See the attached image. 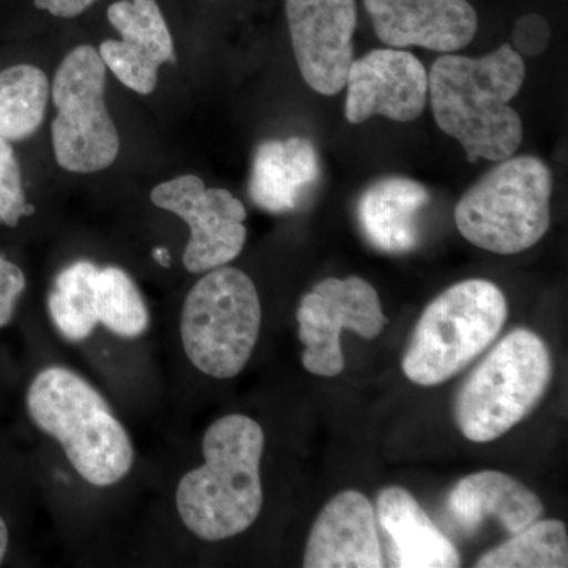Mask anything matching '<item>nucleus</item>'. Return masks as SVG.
I'll return each mask as SVG.
<instances>
[{
  "label": "nucleus",
  "mask_w": 568,
  "mask_h": 568,
  "mask_svg": "<svg viewBox=\"0 0 568 568\" xmlns=\"http://www.w3.org/2000/svg\"><path fill=\"white\" fill-rule=\"evenodd\" d=\"M506 295L488 280H466L426 306L410 335L403 372L417 386L433 387L462 373L503 331Z\"/></svg>",
  "instance_id": "20e7f679"
},
{
  "label": "nucleus",
  "mask_w": 568,
  "mask_h": 568,
  "mask_svg": "<svg viewBox=\"0 0 568 568\" xmlns=\"http://www.w3.org/2000/svg\"><path fill=\"white\" fill-rule=\"evenodd\" d=\"M302 364L312 375L338 376L345 368L342 331L375 339L387 324L379 294L361 276L325 278L302 297L297 310Z\"/></svg>",
  "instance_id": "1a4fd4ad"
},
{
  "label": "nucleus",
  "mask_w": 568,
  "mask_h": 568,
  "mask_svg": "<svg viewBox=\"0 0 568 568\" xmlns=\"http://www.w3.org/2000/svg\"><path fill=\"white\" fill-rule=\"evenodd\" d=\"M377 514L392 544V559L399 568H455L458 549L437 528L416 497L402 487L383 489Z\"/></svg>",
  "instance_id": "a211bd4d"
},
{
  "label": "nucleus",
  "mask_w": 568,
  "mask_h": 568,
  "mask_svg": "<svg viewBox=\"0 0 568 568\" xmlns=\"http://www.w3.org/2000/svg\"><path fill=\"white\" fill-rule=\"evenodd\" d=\"M497 163L459 200L455 223L470 244L510 256L548 233L552 175L537 156H508Z\"/></svg>",
  "instance_id": "423d86ee"
},
{
  "label": "nucleus",
  "mask_w": 568,
  "mask_h": 568,
  "mask_svg": "<svg viewBox=\"0 0 568 568\" xmlns=\"http://www.w3.org/2000/svg\"><path fill=\"white\" fill-rule=\"evenodd\" d=\"M377 39L392 48L457 52L476 37L477 11L469 0H364Z\"/></svg>",
  "instance_id": "ddd939ff"
},
{
  "label": "nucleus",
  "mask_w": 568,
  "mask_h": 568,
  "mask_svg": "<svg viewBox=\"0 0 568 568\" xmlns=\"http://www.w3.org/2000/svg\"><path fill=\"white\" fill-rule=\"evenodd\" d=\"M29 416L61 444L78 474L93 487H111L133 466L129 433L99 392L71 369L50 366L29 386Z\"/></svg>",
  "instance_id": "7ed1b4c3"
},
{
  "label": "nucleus",
  "mask_w": 568,
  "mask_h": 568,
  "mask_svg": "<svg viewBox=\"0 0 568 568\" xmlns=\"http://www.w3.org/2000/svg\"><path fill=\"white\" fill-rule=\"evenodd\" d=\"M422 183L402 175L379 179L362 193L357 215L362 231L381 252L407 253L418 242V213L428 204Z\"/></svg>",
  "instance_id": "6ab92c4d"
},
{
  "label": "nucleus",
  "mask_w": 568,
  "mask_h": 568,
  "mask_svg": "<svg viewBox=\"0 0 568 568\" xmlns=\"http://www.w3.org/2000/svg\"><path fill=\"white\" fill-rule=\"evenodd\" d=\"M22 190L20 164L9 141L0 140V224L18 226L22 216L31 215Z\"/></svg>",
  "instance_id": "b1692460"
},
{
  "label": "nucleus",
  "mask_w": 568,
  "mask_h": 568,
  "mask_svg": "<svg viewBox=\"0 0 568 568\" xmlns=\"http://www.w3.org/2000/svg\"><path fill=\"white\" fill-rule=\"evenodd\" d=\"M97 268L91 261L70 264L58 275L48 297L52 323L70 342L88 338L99 324L93 306Z\"/></svg>",
  "instance_id": "4be33fe9"
},
{
  "label": "nucleus",
  "mask_w": 568,
  "mask_h": 568,
  "mask_svg": "<svg viewBox=\"0 0 568 568\" xmlns=\"http://www.w3.org/2000/svg\"><path fill=\"white\" fill-rule=\"evenodd\" d=\"M568 536L566 523L558 519L534 521L499 547L485 552L477 568H566Z\"/></svg>",
  "instance_id": "412c9836"
},
{
  "label": "nucleus",
  "mask_w": 568,
  "mask_h": 568,
  "mask_svg": "<svg viewBox=\"0 0 568 568\" xmlns=\"http://www.w3.org/2000/svg\"><path fill=\"white\" fill-rule=\"evenodd\" d=\"M452 517L466 532H476L495 518L510 536L521 532L544 514V504L517 478L499 470H481L458 481L447 500Z\"/></svg>",
  "instance_id": "dca6fc26"
},
{
  "label": "nucleus",
  "mask_w": 568,
  "mask_h": 568,
  "mask_svg": "<svg viewBox=\"0 0 568 568\" xmlns=\"http://www.w3.org/2000/svg\"><path fill=\"white\" fill-rule=\"evenodd\" d=\"M346 119L362 123L375 115L395 122L420 118L428 99V73L410 52L369 51L347 71Z\"/></svg>",
  "instance_id": "f8f14e48"
},
{
  "label": "nucleus",
  "mask_w": 568,
  "mask_h": 568,
  "mask_svg": "<svg viewBox=\"0 0 568 568\" xmlns=\"http://www.w3.org/2000/svg\"><path fill=\"white\" fill-rule=\"evenodd\" d=\"M549 40H551V29L548 21L537 13L525 14L515 22L511 31L510 47L519 55H540L547 51Z\"/></svg>",
  "instance_id": "393cba45"
},
{
  "label": "nucleus",
  "mask_w": 568,
  "mask_h": 568,
  "mask_svg": "<svg viewBox=\"0 0 568 568\" xmlns=\"http://www.w3.org/2000/svg\"><path fill=\"white\" fill-rule=\"evenodd\" d=\"M93 306L99 324L123 338H136L148 331V306L136 284L122 268H97Z\"/></svg>",
  "instance_id": "5701e85b"
},
{
  "label": "nucleus",
  "mask_w": 568,
  "mask_h": 568,
  "mask_svg": "<svg viewBox=\"0 0 568 568\" xmlns=\"http://www.w3.org/2000/svg\"><path fill=\"white\" fill-rule=\"evenodd\" d=\"M525 78V61L510 44L477 59L448 52L433 63L428 95L435 121L470 163L503 162L518 151L525 132L510 102Z\"/></svg>",
  "instance_id": "f257e3e1"
},
{
  "label": "nucleus",
  "mask_w": 568,
  "mask_h": 568,
  "mask_svg": "<svg viewBox=\"0 0 568 568\" xmlns=\"http://www.w3.org/2000/svg\"><path fill=\"white\" fill-rule=\"evenodd\" d=\"M50 81L36 65H13L0 71V140L21 141L43 123Z\"/></svg>",
  "instance_id": "aec40b11"
},
{
  "label": "nucleus",
  "mask_w": 568,
  "mask_h": 568,
  "mask_svg": "<svg viewBox=\"0 0 568 568\" xmlns=\"http://www.w3.org/2000/svg\"><path fill=\"white\" fill-rule=\"evenodd\" d=\"M7 548H9V529L3 518H0V562L6 558Z\"/></svg>",
  "instance_id": "cd10ccee"
},
{
  "label": "nucleus",
  "mask_w": 568,
  "mask_h": 568,
  "mask_svg": "<svg viewBox=\"0 0 568 568\" xmlns=\"http://www.w3.org/2000/svg\"><path fill=\"white\" fill-rule=\"evenodd\" d=\"M260 294L253 280L234 267L213 268L186 295L181 336L190 362L216 379L237 376L260 338Z\"/></svg>",
  "instance_id": "0eeeda50"
},
{
  "label": "nucleus",
  "mask_w": 568,
  "mask_h": 568,
  "mask_svg": "<svg viewBox=\"0 0 568 568\" xmlns=\"http://www.w3.org/2000/svg\"><path fill=\"white\" fill-rule=\"evenodd\" d=\"M304 567H384L375 510L368 497L346 489L325 504L310 530Z\"/></svg>",
  "instance_id": "2eb2a0df"
},
{
  "label": "nucleus",
  "mask_w": 568,
  "mask_h": 568,
  "mask_svg": "<svg viewBox=\"0 0 568 568\" xmlns=\"http://www.w3.org/2000/svg\"><path fill=\"white\" fill-rule=\"evenodd\" d=\"M108 20L121 40L100 44L104 65L126 88L141 95L155 91L159 70L174 61L170 28L155 0H119L108 9Z\"/></svg>",
  "instance_id": "4468645a"
},
{
  "label": "nucleus",
  "mask_w": 568,
  "mask_h": 568,
  "mask_svg": "<svg viewBox=\"0 0 568 568\" xmlns=\"http://www.w3.org/2000/svg\"><path fill=\"white\" fill-rule=\"evenodd\" d=\"M152 203L190 226L183 265L204 274L234 261L246 241V211L233 193L207 189L197 175L171 179L152 190Z\"/></svg>",
  "instance_id": "9d476101"
},
{
  "label": "nucleus",
  "mask_w": 568,
  "mask_h": 568,
  "mask_svg": "<svg viewBox=\"0 0 568 568\" xmlns=\"http://www.w3.org/2000/svg\"><path fill=\"white\" fill-rule=\"evenodd\" d=\"M153 257H155L156 263H159L160 265H163V267H170V264H171L170 252H168L166 248H163V246H160V248L153 250Z\"/></svg>",
  "instance_id": "c85d7f7f"
},
{
  "label": "nucleus",
  "mask_w": 568,
  "mask_h": 568,
  "mask_svg": "<svg viewBox=\"0 0 568 568\" xmlns=\"http://www.w3.org/2000/svg\"><path fill=\"white\" fill-rule=\"evenodd\" d=\"M552 377L548 346L536 332L504 336L459 388L455 420L473 443H491L532 413Z\"/></svg>",
  "instance_id": "39448f33"
},
{
  "label": "nucleus",
  "mask_w": 568,
  "mask_h": 568,
  "mask_svg": "<svg viewBox=\"0 0 568 568\" xmlns=\"http://www.w3.org/2000/svg\"><path fill=\"white\" fill-rule=\"evenodd\" d=\"M263 426L231 414L209 426L204 465L190 470L175 493L179 517L201 540L219 541L252 528L263 510Z\"/></svg>",
  "instance_id": "f03ea898"
},
{
  "label": "nucleus",
  "mask_w": 568,
  "mask_h": 568,
  "mask_svg": "<svg viewBox=\"0 0 568 568\" xmlns=\"http://www.w3.org/2000/svg\"><path fill=\"white\" fill-rule=\"evenodd\" d=\"M284 9L306 84L323 95L342 92L354 62L355 0H284Z\"/></svg>",
  "instance_id": "9b49d317"
},
{
  "label": "nucleus",
  "mask_w": 568,
  "mask_h": 568,
  "mask_svg": "<svg viewBox=\"0 0 568 568\" xmlns=\"http://www.w3.org/2000/svg\"><path fill=\"white\" fill-rule=\"evenodd\" d=\"M106 65L95 48L81 44L63 58L51 95L55 114L52 149L59 166L70 173L106 170L121 151L118 129L104 100Z\"/></svg>",
  "instance_id": "6e6552de"
},
{
  "label": "nucleus",
  "mask_w": 568,
  "mask_h": 568,
  "mask_svg": "<svg viewBox=\"0 0 568 568\" xmlns=\"http://www.w3.org/2000/svg\"><path fill=\"white\" fill-rule=\"evenodd\" d=\"M320 175V156L312 141L298 136L265 141L254 153L250 196L264 211L293 212Z\"/></svg>",
  "instance_id": "f3484780"
},
{
  "label": "nucleus",
  "mask_w": 568,
  "mask_h": 568,
  "mask_svg": "<svg viewBox=\"0 0 568 568\" xmlns=\"http://www.w3.org/2000/svg\"><path fill=\"white\" fill-rule=\"evenodd\" d=\"M97 0H33L37 9L58 18L80 17Z\"/></svg>",
  "instance_id": "bb28decb"
},
{
  "label": "nucleus",
  "mask_w": 568,
  "mask_h": 568,
  "mask_svg": "<svg viewBox=\"0 0 568 568\" xmlns=\"http://www.w3.org/2000/svg\"><path fill=\"white\" fill-rule=\"evenodd\" d=\"M24 290L26 276L21 268L0 256V327L10 323Z\"/></svg>",
  "instance_id": "a878e982"
}]
</instances>
